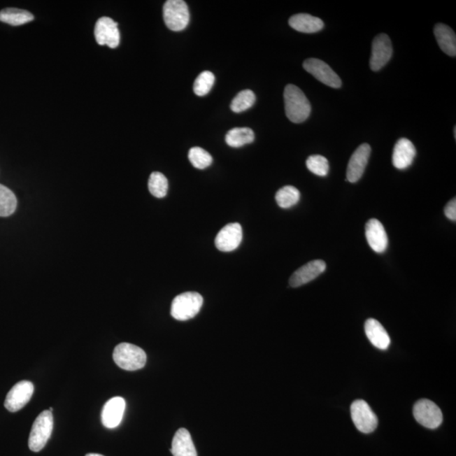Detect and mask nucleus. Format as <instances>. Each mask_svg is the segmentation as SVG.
Listing matches in <instances>:
<instances>
[{
	"label": "nucleus",
	"mask_w": 456,
	"mask_h": 456,
	"mask_svg": "<svg viewBox=\"0 0 456 456\" xmlns=\"http://www.w3.org/2000/svg\"><path fill=\"white\" fill-rule=\"evenodd\" d=\"M370 154L371 148L369 144L358 146L350 158L347 170V178L349 182L356 183L359 180L368 164Z\"/></svg>",
	"instance_id": "ddd939ff"
},
{
	"label": "nucleus",
	"mask_w": 456,
	"mask_h": 456,
	"mask_svg": "<svg viewBox=\"0 0 456 456\" xmlns=\"http://www.w3.org/2000/svg\"><path fill=\"white\" fill-rule=\"evenodd\" d=\"M365 234L370 248L376 253H384L388 247V237L383 224L377 219H370L366 224Z\"/></svg>",
	"instance_id": "2eb2a0df"
},
{
	"label": "nucleus",
	"mask_w": 456,
	"mask_h": 456,
	"mask_svg": "<svg viewBox=\"0 0 456 456\" xmlns=\"http://www.w3.org/2000/svg\"><path fill=\"white\" fill-rule=\"evenodd\" d=\"M300 199L299 190L295 187L287 185L280 189L276 194V201L280 208L288 209L294 206Z\"/></svg>",
	"instance_id": "393cba45"
},
{
	"label": "nucleus",
	"mask_w": 456,
	"mask_h": 456,
	"mask_svg": "<svg viewBox=\"0 0 456 456\" xmlns=\"http://www.w3.org/2000/svg\"><path fill=\"white\" fill-rule=\"evenodd\" d=\"M413 415L418 422L429 429H438L443 422L441 410L434 402L427 399H422L414 405Z\"/></svg>",
	"instance_id": "423d86ee"
},
{
	"label": "nucleus",
	"mask_w": 456,
	"mask_h": 456,
	"mask_svg": "<svg viewBox=\"0 0 456 456\" xmlns=\"http://www.w3.org/2000/svg\"><path fill=\"white\" fill-rule=\"evenodd\" d=\"M97 43L110 48H116L120 43V34L117 23L111 18L104 16L97 20L94 29Z\"/></svg>",
	"instance_id": "6e6552de"
},
{
	"label": "nucleus",
	"mask_w": 456,
	"mask_h": 456,
	"mask_svg": "<svg viewBox=\"0 0 456 456\" xmlns=\"http://www.w3.org/2000/svg\"><path fill=\"white\" fill-rule=\"evenodd\" d=\"M255 141V133L250 128H234L229 130L226 136L227 144L231 148H241Z\"/></svg>",
	"instance_id": "5701e85b"
},
{
	"label": "nucleus",
	"mask_w": 456,
	"mask_h": 456,
	"mask_svg": "<svg viewBox=\"0 0 456 456\" xmlns=\"http://www.w3.org/2000/svg\"><path fill=\"white\" fill-rule=\"evenodd\" d=\"M327 269V264L321 259L313 260L293 273L289 284L292 287H299L315 280Z\"/></svg>",
	"instance_id": "4468645a"
},
{
	"label": "nucleus",
	"mask_w": 456,
	"mask_h": 456,
	"mask_svg": "<svg viewBox=\"0 0 456 456\" xmlns=\"http://www.w3.org/2000/svg\"><path fill=\"white\" fill-rule=\"evenodd\" d=\"M243 239V229L239 223L227 224L219 231L215 239L220 251L231 252L238 248Z\"/></svg>",
	"instance_id": "f8f14e48"
},
{
	"label": "nucleus",
	"mask_w": 456,
	"mask_h": 456,
	"mask_svg": "<svg viewBox=\"0 0 456 456\" xmlns=\"http://www.w3.org/2000/svg\"><path fill=\"white\" fill-rule=\"evenodd\" d=\"M171 451L173 456H197V450L188 430L180 429L177 431L173 439Z\"/></svg>",
	"instance_id": "aec40b11"
},
{
	"label": "nucleus",
	"mask_w": 456,
	"mask_h": 456,
	"mask_svg": "<svg viewBox=\"0 0 456 456\" xmlns=\"http://www.w3.org/2000/svg\"><path fill=\"white\" fill-rule=\"evenodd\" d=\"M34 386L30 381H20L13 386L8 393L5 406L11 413L18 412L30 401Z\"/></svg>",
	"instance_id": "9d476101"
},
{
	"label": "nucleus",
	"mask_w": 456,
	"mask_h": 456,
	"mask_svg": "<svg viewBox=\"0 0 456 456\" xmlns=\"http://www.w3.org/2000/svg\"><path fill=\"white\" fill-rule=\"evenodd\" d=\"M203 301L202 296L198 292L182 293L173 299L171 306V315L179 321L193 319L201 311Z\"/></svg>",
	"instance_id": "7ed1b4c3"
},
{
	"label": "nucleus",
	"mask_w": 456,
	"mask_h": 456,
	"mask_svg": "<svg viewBox=\"0 0 456 456\" xmlns=\"http://www.w3.org/2000/svg\"><path fill=\"white\" fill-rule=\"evenodd\" d=\"M148 188L154 197L164 198L169 190L168 179L162 173L154 172L149 178Z\"/></svg>",
	"instance_id": "a878e982"
},
{
	"label": "nucleus",
	"mask_w": 456,
	"mask_h": 456,
	"mask_svg": "<svg viewBox=\"0 0 456 456\" xmlns=\"http://www.w3.org/2000/svg\"><path fill=\"white\" fill-rule=\"evenodd\" d=\"M393 48L389 36L380 34L374 38L372 45V55L370 59V68L373 71L381 70L392 59Z\"/></svg>",
	"instance_id": "9b49d317"
},
{
	"label": "nucleus",
	"mask_w": 456,
	"mask_h": 456,
	"mask_svg": "<svg viewBox=\"0 0 456 456\" xmlns=\"http://www.w3.org/2000/svg\"><path fill=\"white\" fill-rule=\"evenodd\" d=\"M164 19L170 30H185L190 22L188 6L183 0H169L164 3Z\"/></svg>",
	"instance_id": "39448f33"
},
{
	"label": "nucleus",
	"mask_w": 456,
	"mask_h": 456,
	"mask_svg": "<svg viewBox=\"0 0 456 456\" xmlns=\"http://www.w3.org/2000/svg\"><path fill=\"white\" fill-rule=\"evenodd\" d=\"M189 159L194 168L205 169L213 164V157L209 152L201 148H193L190 150Z\"/></svg>",
	"instance_id": "cd10ccee"
},
{
	"label": "nucleus",
	"mask_w": 456,
	"mask_h": 456,
	"mask_svg": "<svg viewBox=\"0 0 456 456\" xmlns=\"http://www.w3.org/2000/svg\"><path fill=\"white\" fill-rule=\"evenodd\" d=\"M255 95L251 90L240 92L231 101V109L234 113H242L250 108L255 103Z\"/></svg>",
	"instance_id": "bb28decb"
},
{
	"label": "nucleus",
	"mask_w": 456,
	"mask_h": 456,
	"mask_svg": "<svg viewBox=\"0 0 456 456\" xmlns=\"http://www.w3.org/2000/svg\"><path fill=\"white\" fill-rule=\"evenodd\" d=\"M52 427H54V418L50 411H43L39 415L32 425L28 446L34 452L42 450L50 439Z\"/></svg>",
	"instance_id": "20e7f679"
},
{
	"label": "nucleus",
	"mask_w": 456,
	"mask_h": 456,
	"mask_svg": "<svg viewBox=\"0 0 456 456\" xmlns=\"http://www.w3.org/2000/svg\"><path fill=\"white\" fill-rule=\"evenodd\" d=\"M34 20V15L26 10L7 8L0 11V22L9 24L10 26H22Z\"/></svg>",
	"instance_id": "4be33fe9"
},
{
	"label": "nucleus",
	"mask_w": 456,
	"mask_h": 456,
	"mask_svg": "<svg viewBox=\"0 0 456 456\" xmlns=\"http://www.w3.org/2000/svg\"><path fill=\"white\" fill-rule=\"evenodd\" d=\"M366 336L374 347L386 350L390 344V338L383 325L374 319H369L364 325Z\"/></svg>",
	"instance_id": "a211bd4d"
},
{
	"label": "nucleus",
	"mask_w": 456,
	"mask_h": 456,
	"mask_svg": "<svg viewBox=\"0 0 456 456\" xmlns=\"http://www.w3.org/2000/svg\"><path fill=\"white\" fill-rule=\"evenodd\" d=\"M416 152L413 142L401 138L397 142L393 150L392 162L394 168L400 170L408 168L413 164Z\"/></svg>",
	"instance_id": "f3484780"
},
{
	"label": "nucleus",
	"mask_w": 456,
	"mask_h": 456,
	"mask_svg": "<svg viewBox=\"0 0 456 456\" xmlns=\"http://www.w3.org/2000/svg\"><path fill=\"white\" fill-rule=\"evenodd\" d=\"M304 70L315 76L318 80L332 88H340L341 80L336 72L324 61L318 59H308L304 61Z\"/></svg>",
	"instance_id": "1a4fd4ad"
},
{
	"label": "nucleus",
	"mask_w": 456,
	"mask_h": 456,
	"mask_svg": "<svg viewBox=\"0 0 456 456\" xmlns=\"http://www.w3.org/2000/svg\"><path fill=\"white\" fill-rule=\"evenodd\" d=\"M351 416L354 425L361 433H373L377 429L378 418L365 401L357 400L352 403Z\"/></svg>",
	"instance_id": "0eeeda50"
},
{
	"label": "nucleus",
	"mask_w": 456,
	"mask_h": 456,
	"mask_svg": "<svg viewBox=\"0 0 456 456\" xmlns=\"http://www.w3.org/2000/svg\"><path fill=\"white\" fill-rule=\"evenodd\" d=\"M434 35L442 51L449 56L455 57L456 36L454 31L445 24H437L434 27Z\"/></svg>",
	"instance_id": "412c9836"
},
{
	"label": "nucleus",
	"mask_w": 456,
	"mask_h": 456,
	"mask_svg": "<svg viewBox=\"0 0 456 456\" xmlns=\"http://www.w3.org/2000/svg\"><path fill=\"white\" fill-rule=\"evenodd\" d=\"M215 83V76L210 71H204L194 83V92L199 97L208 94Z\"/></svg>",
	"instance_id": "c85d7f7f"
},
{
	"label": "nucleus",
	"mask_w": 456,
	"mask_h": 456,
	"mask_svg": "<svg viewBox=\"0 0 456 456\" xmlns=\"http://www.w3.org/2000/svg\"><path fill=\"white\" fill-rule=\"evenodd\" d=\"M17 208V199L13 191L0 184V217L8 218Z\"/></svg>",
	"instance_id": "b1692460"
},
{
	"label": "nucleus",
	"mask_w": 456,
	"mask_h": 456,
	"mask_svg": "<svg viewBox=\"0 0 456 456\" xmlns=\"http://www.w3.org/2000/svg\"><path fill=\"white\" fill-rule=\"evenodd\" d=\"M445 215L447 218L451 221L455 222L456 220V199L454 198L447 204L445 207Z\"/></svg>",
	"instance_id": "7c9ffc66"
},
{
	"label": "nucleus",
	"mask_w": 456,
	"mask_h": 456,
	"mask_svg": "<svg viewBox=\"0 0 456 456\" xmlns=\"http://www.w3.org/2000/svg\"><path fill=\"white\" fill-rule=\"evenodd\" d=\"M454 134H455V137H456V128L455 127V129H454Z\"/></svg>",
	"instance_id": "473e14b6"
},
{
	"label": "nucleus",
	"mask_w": 456,
	"mask_h": 456,
	"mask_svg": "<svg viewBox=\"0 0 456 456\" xmlns=\"http://www.w3.org/2000/svg\"><path fill=\"white\" fill-rule=\"evenodd\" d=\"M126 403L124 398L116 397L106 403L101 412V422L108 429H114L123 419Z\"/></svg>",
	"instance_id": "dca6fc26"
},
{
	"label": "nucleus",
	"mask_w": 456,
	"mask_h": 456,
	"mask_svg": "<svg viewBox=\"0 0 456 456\" xmlns=\"http://www.w3.org/2000/svg\"><path fill=\"white\" fill-rule=\"evenodd\" d=\"M289 25L293 29L304 34H315L323 29L322 20L308 14H298L292 15L289 19Z\"/></svg>",
	"instance_id": "6ab92c4d"
},
{
	"label": "nucleus",
	"mask_w": 456,
	"mask_h": 456,
	"mask_svg": "<svg viewBox=\"0 0 456 456\" xmlns=\"http://www.w3.org/2000/svg\"><path fill=\"white\" fill-rule=\"evenodd\" d=\"M113 360L122 369L136 371L145 367L146 354L139 347L130 343H120L113 351Z\"/></svg>",
	"instance_id": "f03ea898"
},
{
	"label": "nucleus",
	"mask_w": 456,
	"mask_h": 456,
	"mask_svg": "<svg viewBox=\"0 0 456 456\" xmlns=\"http://www.w3.org/2000/svg\"><path fill=\"white\" fill-rule=\"evenodd\" d=\"M285 111L292 123H303L311 113V105L302 90L289 84L284 91Z\"/></svg>",
	"instance_id": "f257e3e1"
},
{
	"label": "nucleus",
	"mask_w": 456,
	"mask_h": 456,
	"mask_svg": "<svg viewBox=\"0 0 456 456\" xmlns=\"http://www.w3.org/2000/svg\"><path fill=\"white\" fill-rule=\"evenodd\" d=\"M307 168L313 174L325 177L329 173V166L327 158L320 155L309 157L306 162Z\"/></svg>",
	"instance_id": "c756f323"
},
{
	"label": "nucleus",
	"mask_w": 456,
	"mask_h": 456,
	"mask_svg": "<svg viewBox=\"0 0 456 456\" xmlns=\"http://www.w3.org/2000/svg\"><path fill=\"white\" fill-rule=\"evenodd\" d=\"M52 410H54V409H52V407H50V408L48 409V411H50V412H52Z\"/></svg>",
	"instance_id": "72a5a7b5"
},
{
	"label": "nucleus",
	"mask_w": 456,
	"mask_h": 456,
	"mask_svg": "<svg viewBox=\"0 0 456 456\" xmlns=\"http://www.w3.org/2000/svg\"><path fill=\"white\" fill-rule=\"evenodd\" d=\"M85 456H104V455H99V454H87Z\"/></svg>",
	"instance_id": "2f4dec72"
}]
</instances>
